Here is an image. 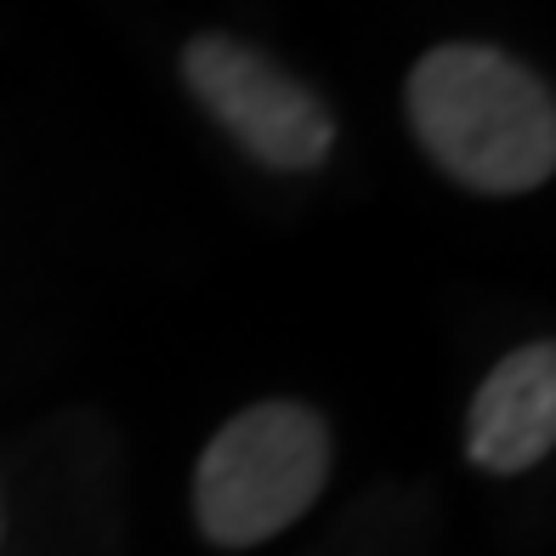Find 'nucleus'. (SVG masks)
<instances>
[{
    "label": "nucleus",
    "instance_id": "f257e3e1",
    "mask_svg": "<svg viewBox=\"0 0 556 556\" xmlns=\"http://www.w3.org/2000/svg\"><path fill=\"white\" fill-rule=\"evenodd\" d=\"M420 148L471 193H528L556 170L551 86L494 46H438L409 74Z\"/></svg>",
    "mask_w": 556,
    "mask_h": 556
},
{
    "label": "nucleus",
    "instance_id": "7ed1b4c3",
    "mask_svg": "<svg viewBox=\"0 0 556 556\" xmlns=\"http://www.w3.org/2000/svg\"><path fill=\"white\" fill-rule=\"evenodd\" d=\"M182 80L267 170H318L330 160L336 114L256 46L233 35H199L182 52Z\"/></svg>",
    "mask_w": 556,
    "mask_h": 556
},
{
    "label": "nucleus",
    "instance_id": "20e7f679",
    "mask_svg": "<svg viewBox=\"0 0 556 556\" xmlns=\"http://www.w3.org/2000/svg\"><path fill=\"white\" fill-rule=\"evenodd\" d=\"M556 443V346L534 341L489 369L466 415V454L483 471H528Z\"/></svg>",
    "mask_w": 556,
    "mask_h": 556
},
{
    "label": "nucleus",
    "instance_id": "f03ea898",
    "mask_svg": "<svg viewBox=\"0 0 556 556\" xmlns=\"http://www.w3.org/2000/svg\"><path fill=\"white\" fill-rule=\"evenodd\" d=\"M330 477V426L307 403H256L222 426L193 471L199 534L222 551L262 545L307 511Z\"/></svg>",
    "mask_w": 556,
    "mask_h": 556
}]
</instances>
